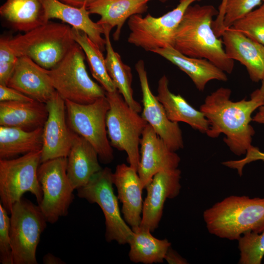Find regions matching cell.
I'll use <instances>...</instances> for the list:
<instances>
[{"label": "cell", "mask_w": 264, "mask_h": 264, "mask_svg": "<svg viewBox=\"0 0 264 264\" xmlns=\"http://www.w3.org/2000/svg\"><path fill=\"white\" fill-rule=\"evenodd\" d=\"M263 2H264V0H263Z\"/></svg>", "instance_id": "obj_45"}, {"label": "cell", "mask_w": 264, "mask_h": 264, "mask_svg": "<svg viewBox=\"0 0 264 264\" xmlns=\"http://www.w3.org/2000/svg\"><path fill=\"white\" fill-rule=\"evenodd\" d=\"M156 97L171 121L185 123L193 129L206 134L209 124L204 114L191 106L180 94L172 93L169 88L168 78L165 75L158 80Z\"/></svg>", "instance_id": "obj_23"}, {"label": "cell", "mask_w": 264, "mask_h": 264, "mask_svg": "<svg viewBox=\"0 0 264 264\" xmlns=\"http://www.w3.org/2000/svg\"><path fill=\"white\" fill-rule=\"evenodd\" d=\"M19 57L10 47L7 37L0 39V85L7 86Z\"/></svg>", "instance_id": "obj_35"}, {"label": "cell", "mask_w": 264, "mask_h": 264, "mask_svg": "<svg viewBox=\"0 0 264 264\" xmlns=\"http://www.w3.org/2000/svg\"><path fill=\"white\" fill-rule=\"evenodd\" d=\"M7 41L18 57H28L47 69L55 66L76 44L72 27L49 21L24 34L7 37Z\"/></svg>", "instance_id": "obj_4"}, {"label": "cell", "mask_w": 264, "mask_h": 264, "mask_svg": "<svg viewBox=\"0 0 264 264\" xmlns=\"http://www.w3.org/2000/svg\"><path fill=\"white\" fill-rule=\"evenodd\" d=\"M73 38L83 50L87 58L91 74L106 92H112L116 88L110 77L105 65L102 51L83 31L72 27Z\"/></svg>", "instance_id": "obj_30"}, {"label": "cell", "mask_w": 264, "mask_h": 264, "mask_svg": "<svg viewBox=\"0 0 264 264\" xmlns=\"http://www.w3.org/2000/svg\"><path fill=\"white\" fill-rule=\"evenodd\" d=\"M47 116L45 103L35 100L0 102V126L30 131L43 127Z\"/></svg>", "instance_id": "obj_25"}, {"label": "cell", "mask_w": 264, "mask_h": 264, "mask_svg": "<svg viewBox=\"0 0 264 264\" xmlns=\"http://www.w3.org/2000/svg\"><path fill=\"white\" fill-rule=\"evenodd\" d=\"M41 156L40 151L16 158L0 159V203L9 214L26 192L35 197L38 205L41 202L43 193L37 175Z\"/></svg>", "instance_id": "obj_9"}, {"label": "cell", "mask_w": 264, "mask_h": 264, "mask_svg": "<svg viewBox=\"0 0 264 264\" xmlns=\"http://www.w3.org/2000/svg\"><path fill=\"white\" fill-rule=\"evenodd\" d=\"M135 68L142 94L141 116L171 150L176 152L182 149L184 142L181 130L178 123L168 118L163 105L152 93L144 61L139 60L135 65Z\"/></svg>", "instance_id": "obj_14"}, {"label": "cell", "mask_w": 264, "mask_h": 264, "mask_svg": "<svg viewBox=\"0 0 264 264\" xmlns=\"http://www.w3.org/2000/svg\"><path fill=\"white\" fill-rule=\"evenodd\" d=\"M7 86L45 104L57 92L52 84L48 69L25 56L19 57Z\"/></svg>", "instance_id": "obj_17"}, {"label": "cell", "mask_w": 264, "mask_h": 264, "mask_svg": "<svg viewBox=\"0 0 264 264\" xmlns=\"http://www.w3.org/2000/svg\"><path fill=\"white\" fill-rule=\"evenodd\" d=\"M153 0H94L87 7L89 14L100 16L97 22L103 28L111 30L116 27L113 37L119 39L125 22L131 17L145 12L148 3Z\"/></svg>", "instance_id": "obj_22"}, {"label": "cell", "mask_w": 264, "mask_h": 264, "mask_svg": "<svg viewBox=\"0 0 264 264\" xmlns=\"http://www.w3.org/2000/svg\"><path fill=\"white\" fill-rule=\"evenodd\" d=\"M67 157H58L41 163L37 171L43 191L38 205L47 222L54 224L66 216L73 202L74 189L68 177Z\"/></svg>", "instance_id": "obj_12"}, {"label": "cell", "mask_w": 264, "mask_h": 264, "mask_svg": "<svg viewBox=\"0 0 264 264\" xmlns=\"http://www.w3.org/2000/svg\"><path fill=\"white\" fill-rule=\"evenodd\" d=\"M218 13L212 5L189 6L176 30L173 47L187 56L207 59L230 74L234 61L228 57L222 40L213 29V17Z\"/></svg>", "instance_id": "obj_2"}, {"label": "cell", "mask_w": 264, "mask_h": 264, "mask_svg": "<svg viewBox=\"0 0 264 264\" xmlns=\"http://www.w3.org/2000/svg\"><path fill=\"white\" fill-rule=\"evenodd\" d=\"M43 127L28 131L0 126V159H11L21 154L41 151Z\"/></svg>", "instance_id": "obj_27"}, {"label": "cell", "mask_w": 264, "mask_h": 264, "mask_svg": "<svg viewBox=\"0 0 264 264\" xmlns=\"http://www.w3.org/2000/svg\"><path fill=\"white\" fill-rule=\"evenodd\" d=\"M201 0H179L176 7L163 15L155 17L150 14L131 17L128 21L130 31L128 42L146 51L173 46L178 26L188 7Z\"/></svg>", "instance_id": "obj_11"}, {"label": "cell", "mask_w": 264, "mask_h": 264, "mask_svg": "<svg viewBox=\"0 0 264 264\" xmlns=\"http://www.w3.org/2000/svg\"><path fill=\"white\" fill-rule=\"evenodd\" d=\"M106 40V56L105 58L107 72L116 89L121 93L127 104L138 113L141 112V105L133 98L132 88V76L131 67L124 64L120 55L115 52L111 45L110 29L103 28Z\"/></svg>", "instance_id": "obj_28"}, {"label": "cell", "mask_w": 264, "mask_h": 264, "mask_svg": "<svg viewBox=\"0 0 264 264\" xmlns=\"http://www.w3.org/2000/svg\"><path fill=\"white\" fill-rule=\"evenodd\" d=\"M106 97L110 105L106 122L110 145L125 151L129 165L137 171L140 139L148 123L127 104L117 89L106 92Z\"/></svg>", "instance_id": "obj_6"}, {"label": "cell", "mask_w": 264, "mask_h": 264, "mask_svg": "<svg viewBox=\"0 0 264 264\" xmlns=\"http://www.w3.org/2000/svg\"><path fill=\"white\" fill-rule=\"evenodd\" d=\"M33 101L34 100L12 88L0 85V102H30Z\"/></svg>", "instance_id": "obj_37"}, {"label": "cell", "mask_w": 264, "mask_h": 264, "mask_svg": "<svg viewBox=\"0 0 264 264\" xmlns=\"http://www.w3.org/2000/svg\"><path fill=\"white\" fill-rule=\"evenodd\" d=\"M67 159V175L74 190L87 184L92 176L102 169L95 149L76 133Z\"/></svg>", "instance_id": "obj_24"}, {"label": "cell", "mask_w": 264, "mask_h": 264, "mask_svg": "<svg viewBox=\"0 0 264 264\" xmlns=\"http://www.w3.org/2000/svg\"><path fill=\"white\" fill-rule=\"evenodd\" d=\"M8 214L0 203V262L2 264H13Z\"/></svg>", "instance_id": "obj_34"}, {"label": "cell", "mask_w": 264, "mask_h": 264, "mask_svg": "<svg viewBox=\"0 0 264 264\" xmlns=\"http://www.w3.org/2000/svg\"><path fill=\"white\" fill-rule=\"evenodd\" d=\"M140 145L137 173L143 189L158 172L178 168L180 157L168 147L148 124L142 132Z\"/></svg>", "instance_id": "obj_16"}, {"label": "cell", "mask_w": 264, "mask_h": 264, "mask_svg": "<svg viewBox=\"0 0 264 264\" xmlns=\"http://www.w3.org/2000/svg\"><path fill=\"white\" fill-rule=\"evenodd\" d=\"M159 0L162 2H165L167 1L168 0Z\"/></svg>", "instance_id": "obj_44"}, {"label": "cell", "mask_w": 264, "mask_h": 264, "mask_svg": "<svg viewBox=\"0 0 264 264\" xmlns=\"http://www.w3.org/2000/svg\"><path fill=\"white\" fill-rule=\"evenodd\" d=\"M43 263L44 264H64L65 263L59 258L51 253L45 254L43 257Z\"/></svg>", "instance_id": "obj_42"}, {"label": "cell", "mask_w": 264, "mask_h": 264, "mask_svg": "<svg viewBox=\"0 0 264 264\" xmlns=\"http://www.w3.org/2000/svg\"><path fill=\"white\" fill-rule=\"evenodd\" d=\"M164 260L169 264H188L186 259L182 258L178 253L170 247L164 258Z\"/></svg>", "instance_id": "obj_39"}, {"label": "cell", "mask_w": 264, "mask_h": 264, "mask_svg": "<svg viewBox=\"0 0 264 264\" xmlns=\"http://www.w3.org/2000/svg\"><path fill=\"white\" fill-rule=\"evenodd\" d=\"M203 218L209 232L238 240L244 233L264 230V198L230 196L205 210Z\"/></svg>", "instance_id": "obj_3"}, {"label": "cell", "mask_w": 264, "mask_h": 264, "mask_svg": "<svg viewBox=\"0 0 264 264\" xmlns=\"http://www.w3.org/2000/svg\"><path fill=\"white\" fill-rule=\"evenodd\" d=\"M85 53L76 43L64 58L48 69L53 86L65 100L88 104L106 96L104 88L89 76Z\"/></svg>", "instance_id": "obj_5"}, {"label": "cell", "mask_w": 264, "mask_h": 264, "mask_svg": "<svg viewBox=\"0 0 264 264\" xmlns=\"http://www.w3.org/2000/svg\"><path fill=\"white\" fill-rule=\"evenodd\" d=\"M261 81V87L251 94L250 98L264 103V77Z\"/></svg>", "instance_id": "obj_40"}, {"label": "cell", "mask_w": 264, "mask_h": 264, "mask_svg": "<svg viewBox=\"0 0 264 264\" xmlns=\"http://www.w3.org/2000/svg\"><path fill=\"white\" fill-rule=\"evenodd\" d=\"M230 27L264 45V2L236 21Z\"/></svg>", "instance_id": "obj_32"}, {"label": "cell", "mask_w": 264, "mask_h": 264, "mask_svg": "<svg viewBox=\"0 0 264 264\" xmlns=\"http://www.w3.org/2000/svg\"><path fill=\"white\" fill-rule=\"evenodd\" d=\"M231 90L221 87L207 95L199 110L207 119L209 127L206 135L215 138L223 134V141L235 154H245L252 145L255 132L250 122L252 114L264 103L244 98L231 100Z\"/></svg>", "instance_id": "obj_1"}, {"label": "cell", "mask_w": 264, "mask_h": 264, "mask_svg": "<svg viewBox=\"0 0 264 264\" xmlns=\"http://www.w3.org/2000/svg\"><path fill=\"white\" fill-rule=\"evenodd\" d=\"M257 160H262L264 162V152H261L258 147L252 146L247 151L245 156L242 159L228 160L222 162V164L230 168L236 169L239 176H242L244 166Z\"/></svg>", "instance_id": "obj_36"}, {"label": "cell", "mask_w": 264, "mask_h": 264, "mask_svg": "<svg viewBox=\"0 0 264 264\" xmlns=\"http://www.w3.org/2000/svg\"><path fill=\"white\" fill-rule=\"evenodd\" d=\"M238 241L240 264H260L264 256V230L261 233L249 232Z\"/></svg>", "instance_id": "obj_31"}, {"label": "cell", "mask_w": 264, "mask_h": 264, "mask_svg": "<svg viewBox=\"0 0 264 264\" xmlns=\"http://www.w3.org/2000/svg\"><path fill=\"white\" fill-rule=\"evenodd\" d=\"M0 15L14 30L24 33L48 22L41 0H6Z\"/></svg>", "instance_id": "obj_26"}, {"label": "cell", "mask_w": 264, "mask_h": 264, "mask_svg": "<svg viewBox=\"0 0 264 264\" xmlns=\"http://www.w3.org/2000/svg\"><path fill=\"white\" fill-rule=\"evenodd\" d=\"M221 37L228 57L244 66L253 82L261 81L264 77V45L232 27L226 28Z\"/></svg>", "instance_id": "obj_19"}, {"label": "cell", "mask_w": 264, "mask_h": 264, "mask_svg": "<svg viewBox=\"0 0 264 264\" xmlns=\"http://www.w3.org/2000/svg\"><path fill=\"white\" fill-rule=\"evenodd\" d=\"M152 52L167 60L186 73L199 91H203L211 81L228 80L226 73L207 59L187 56L171 46Z\"/></svg>", "instance_id": "obj_21"}, {"label": "cell", "mask_w": 264, "mask_h": 264, "mask_svg": "<svg viewBox=\"0 0 264 264\" xmlns=\"http://www.w3.org/2000/svg\"><path fill=\"white\" fill-rule=\"evenodd\" d=\"M181 171L178 168L160 171L146 186L139 228L153 232L159 226L167 199L177 197L181 189Z\"/></svg>", "instance_id": "obj_15"}, {"label": "cell", "mask_w": 264, "mask_h": 264, "mask_svg": "<svg viewBox=\"0 0 264 264\" xmlns=\"http://www.w3.org/2000/svg\"><path fill=\"white\" fill-rule=\"evenodd\" d=\"M68 5L81 7L84 6L88 7L89 3L94 0H59Z\"/></svg>", "instance_id": "obj_41"}, {"label": "cell", "mask_w": 264, "mask_h": 264, "mask_svg": "<svg viewBox=\"0 0 264 264\" xmlns=\"http://www.w3.org/2000/svg\"><path fill=\"white\" fill-rule=\"evenodd\" d=\"M10 214L13 264H37V248L47 222L39 206L22 197Z\"/></svg>", "instance_id": "obj_7"}, {"label": "cell", "mask_w": 264, "mask_h": 264, "mask_svg": "<svg viewBox=\"0 0 264 264\" xmlns=\"http://www.w3.org/2000/svg\"><path fill=\"white\" fill-rule=\"evenodd\" d=\"M151 233L149 230L139 227L133 231L128 243L131 261L144 264L163 263L171 243L167 239L160 240L154 237Z\"/></svg>", "instance_id": "obj_29"}, {"label": "cell", "mask_w": 264, "mask_h": 264, "mask_svg": "<svg viewBox=\"0 0 264 264\" xmlns=\"http://www.w3.org/2000/svg\"><path fill=\"white\" fill-rule=\"evenodd\" d=\"M228 0H221L216 18L213 22V29L216 36L221 37L225 30L223 22L225 8Z\"/></svg>", "instance_id": "obj_38"}, {"label": "cell", "mask_w": 264, "mask_h": 264, "mask_svg": "<svg viewBox=\"0 0 264 264\" xmlns=\"http://www.w3.org/2000/svg\"><path fill=\"white\" fill-rule=\"evenodd\" d=\"M263 0H228L223 25L225 29L261 4Z\"/></svg>", "instance_id": "obj_33"}, {"label": "cell", "mask_w": 264, "mask_h": 264, "mask_svg": "<svg viewBox=\"0 0 264 264\" xmlns=\"http://www.w3.org/2000/svg\"><path fill=\"white\" fill-rule=\"evenodd\" d=\"M67 121L70 128L87 140L97 152L99 159L109 164L114 158L112 147L108 140L106 115L110 108L106 97L88 104L65 100Z\"/></svg>", "instance_id": "obj_8"}, {"label": "cell", "mask_w": 264, "mask_h": 264, "mask_svg": "<svg viewBox=\"0 0 264 264\" xmlns=\"http://www.w3.org/2000/svg\"><path fill=\"white\" fill-rule=\"evenodd\" d=\"M46 105L48 116L43 127L41 163L67 157L76 134L67 123L65 100L57 92Z\"/></svg>", "instance_id": "obj_13"}, {"label": "cell", "mask_w": 264, "mask_h": 264, "mask_svg": "<svg viewBox=\"0 0 264 264\" xmlns=\"http://www.w3.org/2000/svg\"><path fill=\"white\" fill-rule=\"evenodd\" d=\"M41 1L47 21L52 19L60 20L85 33L102 51L106 49V40L102 37L104 29L100 24L91 20L87 6L75 7L59 0Z\"/></svg>", "instance_id": "obj_20"}, {"label": "cell", "mask_w": 264, "mask_h": 264, "mask_svg": "<svg viewBox=\"0 0 264 264\" xmlns=\"http://www.w3.org/2000/svg\"><path fill=\"white\" fill-rule=\"evenodd\" d=\"M111 170L102 168L94 175L87 184L78 189L79 198L100 207L105 219V239L119 244L128 243L133 231L122 217L118 199L114 192Z\"/></svg>", "instance_id": "obj_10"}, {"label": "cell", "mask_w": 264, "mask_h": 264, "mask_svg": "<svg viewBox=\"0 0 264 264\" xmlns=\"http://www.w3.org/2000/svg\"><path fill=\"white\" fill-rule=\"evenodd\" d=\"M252 121L264 125V104L258 108V111L253 117Z\"/></svg>", "instance_id": "obj_43"}, {"label": "cell", "mask_w": 264, "mask_h": 264, "mask_svg": "<svg viewBox=\"0 0 264 264\" xmlns=\"http://www.w3.org/2000/svg\"><path fill=\"white\" fill-rule=\"evenodd\" d=\"M112 181L117 191V198L122 203L121 212L126 222L133 231L141 224L144 189L137 171L125 163L117 165L112 174Z\"/></svg>", "instance_id": "obj_18"}]
</instances>
